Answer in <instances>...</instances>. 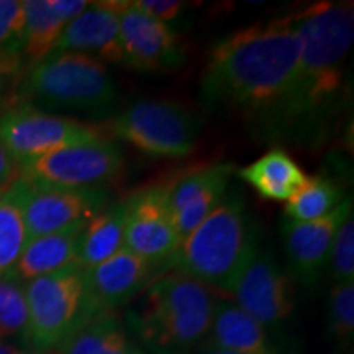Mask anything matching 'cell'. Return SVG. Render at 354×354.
<instances>
[{"instance_id": "6da1fadb", "label": "cell", "mask_w": 354, "mask_h": 354, "mask_svg": "<svg viewBox=\"0 0 354 354\" xmlns=\"http://www.w3.org/2000/svg\"><path fill=\"white\" fill-rule=\"evenodd\" d=\"M300 39L294 15L259 21L214 44L201 77V100L240 118L269 140L294 77Z\"/></svg>"}, {"instance_id": "7a4b0ae2", "label": "cell", "mask_w": 354, "mask_h": 354, "mask_svg": "<svg viewBox=\"0 0 354 354\" xmlns=\"http://www.w3.org/2000/svg\"><path fill=\"white\" fill-rule=\"evenodd\" d=\"M300 51L269 141L325 143L348 97V53L354 38L351 2H317L292 13Z\"/></svg>"}, {"instance_id": "3957f363", "label": "cell", "mask_w": 354, "mask_h": 354, "mask_svg": "<svg viewBox=\"0 0 354 354\" xmlns=\"http://www.w3.org/2000/svg\"><path fill=\"white\" fill-rule=\"evenodd\" d=\"M216 294L179 272L161 274L127 307V326L148 354H190L209 333Z\"/></svg>"}, {"instance_id": "277c9868", "label": "cell", "mask_w": 354, "mask_h": 354, "mask_svg": "<svg viewBox=\"0 0 354 354\" xmlns=\"http://www.w3.org/2000/svg\"><path fill=\"white\" fill-rule=\"evenodd\" d=\"M261 232L238 190H228L218 207L180 241L169 269L232 294L238 277L261 248Z\"/></svg>"}, {"instance_id": "5b68a950", "label": "cell", "mask_w": 354, "mask_h": 354, "mask_svg": "<svg viewBox=\"0 0 354 354\" xmlns=\"http://www.w3.org/2000/svg\"><path fill=\"white\" fill-rule=\"evenodd\" d=\"M25 104L91 120H110L118 109V87L107 64L82 53H53L26 71Z\"/></svg>"}, {"instance_id": "8992f818", "label": "cell", "mask_w": 354, "mask_h": 354, "mask_svg": "<svg viewBox=\"0 0 354 354\" xmlns=\"http://www.w3.org/2000/svg\"><path fill=\"white\" fill-rule=\"evenodd\" d=\"M25 297L30 349L37 354L56 349L100 313L88 289L86 269L79 263L25 282Z\"/></svg>"}, {"instance_id": "52a82bcc", "label": "cell", "mask_w": 354, "mask_h": 354, "mask_svg": "<svg viewBox=\"0 0 354 354\" xmlns=\"http://www.w3.org/2000/svg\"><path fill=\"white\" fill-rule=\"evenodd\" d=\"M110 131L153 158H184L196 148L202 123L174 100L140 99L110 118Z\"/></svg>"}, {"instance_id": "ba28073f", "label": "cell", "mask_w": 354, "mask_h": 354, "mask_svg": "<svg viewBox=\"0 0 354 354\" xmlns=\"http://www.w3.org/2000/svg\"><path fill=\"white\" fill-rule=\"evenodd\" d=\"M100 130L77 118L17 105L0 115V146L17 167L69 146L104 140Z\"/></svg>"}, {"instance_id": "9c48e42d", "label": "cell", "mask_w": 354, "mask_h": 354, "mask_svg": "<svg viewBox=\"0 0 354 354\" xmlns=\"http://www.w3.org/2000/svg\"><path fill=\"white\" fill-rule=\"evenodd\" d=\"M26 238L44 236L73 225L86 223L110 203V192L102 187H59L17 177Z\"/></svg>"}, {"instance_id": "30bf717a", "label": "cell", "mask_w": 354, "mask_h": 354, "mask_svg": "<svg viewBox=\"0 0 354 354\" xmlns=\"http://www.w3.org/2000/svg\"><path fill=\"white\" fill-rule=\"evenodd\" d=\"M125 156L112 140L69 146L19 167V176L59 187H102L120 174Z\"/></svg>"}, {"instance_id": "8fae6325", "label": "cell", "mask_w": 354, "mask_h": 354, "mask_svg": "<svg viewBox=\"0 0 354 354\" xmlns=\"http://www.w3.org/2000/svg\"><path fill=\"white\" fill-rule=\"evenodd\" d=\"M230 295L266 330L281 328L294 312V281L279 266L269 248H259Z\"/></svg>"}, {"instance_id": "7c38bea8", "label": "cell", "mask_w": 354, "mask_h": 354, "mask_svg": "<svg viewBox=\"0 0 354 354\" xmlns=\"http://www.w3.org/2000/svg\"><path fill=\"white\" fill-rule=\"evenodd\" d=\"M127 198L125 250L166 271L180 245L167 210L166 185H151Z\"/></svg>"}, {"instance_id": "4fadbf2b", "label": "cell", "mask_w": 354, "mask_h": 354, "mask_svg": "<svg viewBox=\"0 0 354 354\" xmlns=\"http://www.w3.org/2000/svg\"><path fill=\"white\" fill-rule=\"evenodd\" d=\"M353 214V197H344L333 212L313 221H289L282 225L289 276L305 289L320 281L339 225Z\"/></svg>"}, {"instance_id": "5bb4252c", "label": "cell", "mask_w": 354, "mask_h": 354, "mask_svg": "<svg viewBox=\"0 0 354 354\" xmlns=\"http://www.w3.org/2000/svg\"><path fill=\"white\" fill-rule=\"evenodd\" d=\"M122 66L141 73H161L184 64L185 50L179 35L165 21L131 6L120 15Z\"/></svg>"}, {"instance_id": "9a60e30c", "label": "cell", "mask_w": 354, "mask_h": 354, "mask_svg": "<svg viewBox=\"0 0 354 354\" xmlns=\"http://www.w3.org/2000/svg\"><path fill=\"white\" fill-rule=\"evenodd\" d=\"M233 172L232 162H220L189 172L166 185L167 210L180 241L218 207L228 192Z\"/></svg>"}, {"instance_id": "2e32d148", "label": "cell", "mask_w": 354, "mask_h": 354, "mask_svg": "<svg viewBox=\"0 0 354 354\" xmlns=\"http://www.w3.org/2000/svg\"><path fill=\"white\" fill-rule=\"evenodd\" d=\"M128 7L125 0L91 2L86 12L64 26L53 53H82L105 64H122L120 15Z\"/></svg>"}, {"instance_id": "e0dca14e", "label": "cell", "mask_w": 354, "mask_h": 354, "mask_svg": "<svg viewBox=\"0 0 354 354\" xmlns=\"http://www.w3.org/2000/svg\"><path fill=\"white\" fill-rule=\"evenodd\" d=\"M88 289L100 312L128 307L143 294L161 271L130 251L123 250L104 263L86 269Z\"/></svg>"}, {"instance_id": "ac0fdd59", "label": "cell", "mask_w": 354, "mask_h": 354, "mask_svg": "<svg viewBox=\"0 0 354 354\" xmlns=\"http://www.w3.org/2000/svg\"><path fill=\"white\" fill-rule=\"evenodd\" d=\"M201 351L232 354H277L268 330L233 300L216 299L209 333Z\"/></svg>"}, {"instance_id": "d6986e66", "label": "cell", "mask_w": 354, "mask_h": 354, "mask_svg": "<svg viewBox=\"0 0 354 354\" xmlns=\"http://www.w3.org/2000/svg\"><path fill=\"white\" fill-rule=\"evenodd\" d=\"M86 223L73 225L61 232L26 241L19 261L7 276L25 284L33 279L56 272L66 266L77 263L79 241H81Z\"/></svg>"}, {"instance_id": "ffe728a7", "label": "cell", "mask_w": 354, "mask_h": 354, "mask_svg": "<svg viewBox=\"0 0 354 354\" xmlns=\"http://www.w3.org/2000/svg\"><path fill=\"white\" fill-rule=\"evenodd\" d=\"M57 354H148L115 310L97 313L57 346Z\"/></svg>"}, {"instance_id": "44dd1931", "label": "cell", "mask_w": 354, "mask_h": 354, "mask_svg": "<svg viewBox=\"0 0 354 354\" xmlns=\"http://www.w3.org/2000/svg\"><path fill=\"white\" fill-rule=\"evenodd\" d=\"M236 174L268 201L287 202L297 194L308 176L286 149L272 148Z\"/></svg>"}, {"instance_id": "7402d4cb", "label": "cell", "mask_w": 354, "mask_h": 354, "mask_svg": "<svg viewBox=\"0 0 354 354\" xmlns=\"http://www.w3.org/2000/svg\"><path fill=\"white\" fill-rule=\"evenodd\" d=\"M128 198L110 202L87 221L79 241L77 263L84 269L104 263L125 248V221Z\"/></svg>"}, {"instance_id": "603a6c76", "label": "cell", "mask_w": 354, "mask_h": 354, "mask_svg": "<svg viewBox=\"0 0 354 354\" xmlns=\"http://www.w3.org/2000/svg\"><path fill=\"white\" fill-rule=\"evenodd\" d=\"M64 26V21L50 6V0H25L24 66L26 71L53 55Z\"/></svg>"}, {"instance_id": "cb8c5ba5", "label": "cell", "mask_w": 354, "mask_h": 354, "mask_svg": "<svg viewBox=\"0 0 354 354\" xmlns=\"http://www.w3.org/2000/svg\"><path fill=\"white\" fill-rule=\"evenodd\" d=\"M344 201L342 185L325 176L308 177L304 187L284 207L286 220L313 221L328 215Z\"/></svg>"}, {"instance_id": "d4e9b609", "label": "cell", "mask_w": 354, "mask_h": 354, "mask_svg": "<svg viewBox=\"0 0 354 354\" xmlns=\"http://www.w3.org/2000/svg\"><path fill=\"white\" fill-rule=\"evenodd\" d=\"M26 241L19 185L13 180L0 198V279L12 271Z\"/></svg>"}, {"instance_id": "484cf974", "label": "cell", "mask_w": 354, "mask_h": 354, "mask_svg": "<svg viewBox=\"0 0 354 354\" xmlns=\"http://www.w3.org/2000/svg\"><path fill=\"white\" fill-rule=\"evenodd\" d=\"M0 342L30 349L25 284L10 276L0 279Z\"/></svg>"}, {"instance_id": "4316f807", "label": "cell", "mask_w": 354, "mask_h": 354, "mask_svg": "<svg viewBox=\"0 0 354 354\" xmlns=\"http://www.w3.org/2000/svg\"><path fill=\"white\" fill-rule=\"evenodd\" d=\"M24 68V2L0 0V73L13 76Z\"/></svg>"}, {"instance_id": "83f0119b", "label": "cell", "mask_w": 354, "mask_h": 354, "mask_svg": "<svg viewBox=\"0 0 354 354\" xmlns=\"http://www.w3.org/2000/svg\"><path fill=\"white\" fill-rule=\"evenodd\" d=\"M328 326L339 343L348 344L354 333V281L333 284L328 295Z\"/></svg>"}, {"instance_id": "f1b7e54d", "label": "cell", "mask_w": 354, "mask_h": 354, "mask_svg": "<svg viewBox=\"0 0 354 354\" xmlns=\"http://www.w3.org/2000/svg\"><path fill=\"white\" fill-rule=\"evenodd\" d=\"M331 279L338 282L354 281V216L353 214L339 225L331 245L328 266Z\"/></svg>"}, {"instance_id": "f546056e", "label": "cell", "mask_w": 354, "mask_h": 354, "mask_svg": "<svg viewBox=\"0 0 354 354\" xmlns=\"http://www.w3.org/2000/svg\"><path fill=\"white\" fill-rule=\"evenodd\" d=\"M131 6L167 25L169 21L176 20L184 10V3L176 2V0H135L131 2Z\"/></svg>"}, {"instance_id": "4dcf8cb0", "label": "cell", "mask_w": 354, "mask_h": 354, "mask_svg": "<svg viewBox=\"0 0 354 354\" xmlns=\"http://www.w3.org/2000/svg\"><path fill=\"white\" fill-rule=\"evenodd\" d=\"M88 3L86 0H50V6L53 7V10L57 13L61 20L64 21L66 25L69 21L76 20L81 13L87 10Z\"/></svg>"}, {"instance_id": "1f68e13d", "label": "cell", "mask_w": 354, "mask_h": 354, "mask_svg": "<svg viewBox=\"0 0 354 354\" xmlns=\"http://www.w3.org/2000/svg\"><path fill=\"white\" fill-rule=\"evenodd\" d=\"M17 176H19V167L0 146V190H6L17 179Z\"/></svg>"}, {"instance_id": "d6a6232c", "label": "cell", "mask_w": 354, "mask_h": 354, "mask_svg": "<svg viewBox=\"0 0 354 354\" xmlns=\"http://www.w3.org/2000/svg\"><path fill=\"white\" fill-rule=\"evenodd\" d=\"M0 354H37L30 349L17 346L13 343H7V342H0Z\"/></svg>"}, {"instance_id": "836d02e7", "label": "cell", "mask_w": 354, "mask_h": 354, "mask_svg": "<svg viewBox=\"0 0 354 354\" xmlns=\"http://www.w3.org/2000/svg\"><path fill=\"white\" fill-rule=\"evenodd\" d=\"M197 354H232V353H221V351H201Z\"/></svg>"}, {"instance_id": "e575fe53", "label": "cell", "mask_w": 354, "mask_h": 354, "mask_svg": "<svg viewBox=\"0 0 354 354\" xmlns=\"http://www.w3.org/2000/svg\"><path fill=\"white\" fill-rule=\"evenodd\" d=\"M2 88H3V76L2 73H0V92H2Z\"/></svg>"}, {"instance_id": "d590c367", "label": "cell", "mask_w": 354, "mask_h": 354, "mask_svg": "<svg viewBox=\"0 0 354 354\" xmlns=\"http://www.w3.org/2000/svg\"><path fill=\"white\" fill-rule=\"evenodd\" d=\"M3 192H6V190H0V198H2V196H3Z\"/></svg>"}]
</instances>
